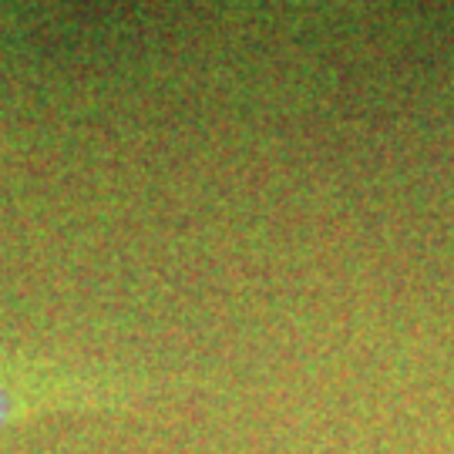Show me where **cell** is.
Here are the masks:
<instances>
[{"mask_svg": "<svg viewBox=\"0 0 454 454\" xmlns=\"http://www.w3.org/2000/svg\"><path fill=\"white\" fill-rule=\"evenodd\" d=\"M7 414H11V397H7V390L0 387V427L7 424Z\"/></svg>", "mask_w": 454, "mask_h": 454, "instance_id": "1", "label": "cell"}]
</instances>
